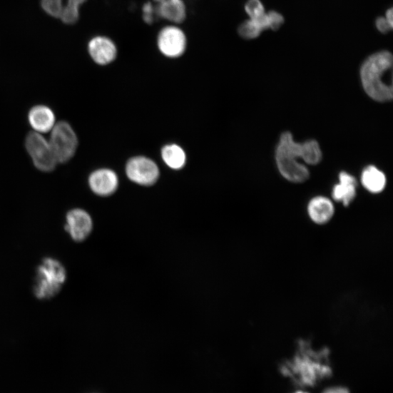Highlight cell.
Segmentation results:
<instances>
[{
    "mask_svg": "<svg viewBox=\"0 0 393 393\" xmlns=\"http://www.w3.org/2000/svg\"><path fill=\"white\" fill-rule=\"evenodd\" d=\"M88 53L98 65L112 63L118 57V49L116 42L107 36H94L88 43Z\"/></svg>",
    "mask_w": 393,
    "mask_h": 393,
    "instance_id": "obj_9",
    "label": "cell"
},
{
    "mask_svg": "<svg viewBox=\"0 0 393 393\" xmlns=\"http://www.w3.org/2000/svg\"><path fill=\"white\" fill-rule=\"evenodd\" d=\"M238 33L243 39L254 40L260 37L262 31L251 19H247L240 24Z\"/></svg>",
    "mask_w": 393,
    "mask_h": 393,
    "instance_id": "obj_18",
    "label": "cell"
},
{
    "mask_svg": "<svg viewBox=\"0 0 393 393\" xmlns=\"http://www.w3.org/2000/svg\"><path fill=\"white\" fill-rule=\"evenodd\" d=\"M66 279V272L62 264L52 258L45 259L36 275L34 293L39 300H49L61 290Z\"/></svg>",
    "mask_w": 393,
    "mask_h": 393,
    "instance_id": "obj_3",
    "label": "cell"
},
{
    "mask_svg": "<svg viewBox=\"0 0 393 393\" xmlns=\"http://www.w3.org/2000/svg\"><path fill=\"white\" fill-rule=\"evenodd\" d=\"M376 27L382 34H387L392 29L384 16L379 17L376 20Z\"/></svg>",
    "mask_w": 393,
    "mask_h": 393,
    "instance_id": "obj_21",
    "label": "cell"
},
{
    "mask_svg": "<svg viewBox=\"0 0 393 393\" xmlns=\"http://www.w3.org/2000/svg\"><path fill=\"white\" fill-rule=\"evenodd\" d=\"M392 64L390 52L382 51L371 55L361 68V79L366 93L374 100L392 99Z\"/></svg>",
    "mask_w": 393,
    "mask_h": 393,
    "instance_id": "obj_2",
    "label": "cell"
},
{
    "mask_svg": "<svg viewBox=\"0 0 393 393\" xmlns=\"http://www.w3.org/2000/svg\"><path fill=\"white\" fill-rule=\"evenodd\" d=\"M384 18L386 19V20L387 21V22L389 23V24L392 27H393V11H392V8H390L389 9H388V10L386 11Z\"/></svg>",
    "mask_w": 393,
    "mask_h": 393,
    "instance_id": "obj_22",
    "label": "cell"
},
{
    "mask_svg": "<svg viewBox=\"0 0 393 393\" xmlns=\"http://www.w3.org/2000/svg\"><path fill=\"white\" fill-rule=\"evenodd\" d=\"M165 163L172 169L183 168L186 163V154L183 149L176 145L165 146L162 150Z\"/></svg>",
    "mask_w": 393,
    "mask_h": 393,
    "instance_id": "obj_17",
    "label": "cell"
},
{
    "mask_svg": "<svg viewBox=\"0 0 393 393\" xmlns=\"http://www.w3.org/2000/svg\"><path fill=\"white\" fill-rule=\"evenodd\" d=\"M28 119L34 131L41 134L51 131L56 125L54 113L44 105L34 106L29 113Z\"/></svg>",
    "mask_w": 393,
    "mask_h": 393,
    "instance_id": "obj_13",
    "label": "cell"
},
{
    "mask_svg": "<svg viewBox=\"0 0 393 393\" xmlns=\"http://www.w3.org/2000/svg\"><path fill=\"white\" fill-rule=\"evenodd\" d=\"M156 46L163 56L168 58H180L188 46V36L180 25L168 24L159 30Z\"/></svg>",
    "mask_w": 393,
    "mask_h": 393,
    "instance_id": "obj_5",
    "label": "cell"
},
{
    "mask_svg": "<svg viewBox=\"0 0 393 393\" xmlns=\"http://www.w3.org/2000/svg\"><path fill=\"white\" fill-rule=\"evenodd\" d=\"M51 132L49 143L58 163L68 162L74 157L78 146L75 131L68 123L61 121L56 123Z\"/></svg>",
    "mask_w": 393,
    "mask_h": 393,
    "instance_id": "obj_4",
    "label": "cell"
},
{
    "mask_svg": "<svg viewBox=\"0 0 393 393\" xmlns=\"http://www.w3.org/2000/svg\"><path fill=\"white\" fill-rule=\"evenodd\" d=\"M142 18L148 24H153L156 19L158 18L157 14L156 6L153 3L148 2L143 6Z\"/></svg>",
    "mask_w": 393,
    "mask_h": 393,
    "instance_id": "obj_20",
    "label": "cell"
},
{
    "mask_svg": "<svg viewBox=\"0 0 393 393\" xmlns=\"http://www.w3.org/2000/svg\"><path fill=\"white\" fill-rule=\"evenodd\" d=\"M158 18L168 24L180 25L188 16L187 6L184 0H165L156 5Z\"/></svg>",
    "mask_w": 393,
    "mask_h": 393,
    "instance_id": "obj_12",
    "label": "cell"
},
{
    "mask_svg": "<svg viewBox=\"0 0 393 393\" xmlns=\"http://www.w3.org/2000/svg\"><path fill=\"white\" fill-rule=\"evenodd\" d=\"M245 11L249 19H258L266 14L261 0H247L245 5Z\"/></svg>",
    "mask_w": 393,
    "mask_h": 393,
    "instance_id": "obj_19",
    "label": "cell"
},
{
    "mask_svg": "<svg viewBox=\"0 0 393 393\" xmlns=\"http://www.w3.org/2000/svg\"><path fill=\"white\" fill-rule=\"evenodd\" d=\"M358 183L355 178L346 172L340 174V184L335 186L332 192L334 200L342 202L347 207L356 196Z\"/></svg>",
    "mask_w": 393,
    "mask_h": 393,
    "instance_id": "obj_15",
    "label": "cell"
},
{
    "mask_svg": "<svg viewBox=\"0 0 393 393\" xmlns=\"http://www.w3.org/2000/svg\"><path fill=\"white\" fill-rule=\"evenodd\" d=\"M297 393H305V392H297Z\"/></svg>",
    "mask_w": 393,
    "mask_h": 393,
    "instance_id": "obj_25",
    "label": "cell"
},
{
    "mask_svg": "<svg viewBox=\"0 0 393 393\" xmlns=\"http://www.w3.org/2000/svg\"><path fill=\"white\" fill-rule=\"evenodd\" d=\"M302 159L309 165H317L322 159L317 141L310 140L302 144L294 141L290 132L283 133L276 150V161L281 175L295 183L307 181L310 173L307 167L297 159Z\"/></svg>",
    "mask_w": 393,
    "mask_h": 393,
    "instance_id": "obj_1",
    "label": "cell"
},
{
    "mask_svg": "<svg viewBox=\"0 0 393 393\" xmlns=\"http://www.w3.org/2000/svg\"><path fill=\"white\" fill-rule=\"evenodd\" d=\"M88 183L95 194L106 197L113 195L118 189V177L111 169H99L91 174Z\"/></svg>",
    "mask_w": 393,
    "mask_h": 393,
    "instance_id": "obj_11",
    "label": "cell"
},
{
    "mask_svg": "<svg viewBox=\"0 0 393 393\" xmlns=\"http://www.w3.org/2000/svg\"><path fill=\"white\" fill-rule=\"evenodd\" d=\"M93 228V220L85 210H71L66 215L65 229L71 238L76 242L86 240Z\"/></svg>",
    "mask_w": 393,
    "mask_h": 393,
    "instance_id": "obj_10",
    "label": "cell"
},
{
    "mask_svg": "<svg viewBox=\"0 0 393 393\" xmlns=\"http://www.w3.org/2000/svg\"><path fill=\"white\" fill-rule=\"evenodd\" d=\"M324 393H349V392L344 388L334 387L326 390Z\"/></svg>",
    "mask_w": 393,
    "mask_h": 393,
    "instance_id": "obj_23",
    "label": "cell"
},
{
    "mask_svg": "<svg viewBox=\"0 0 393 393\" xmlns=\"http://www.w3.org/2000/svg\"><path fill=\"white\" fill-rule=\"evenodd\" d=\"M335 206L326 197H316L312 199L307 206L308 215L311 220L320 225L330 222L334 217Z\"/></svg>",
    "mask_w": 393,
    "mask_h": 393,
    "instance_id": "obj_14",
    "label": "cell"
},
{
    "mask_svg": "<svg viewBox=\"0 0 393 393\" xmlns=\"http://www.w3.org/2000/svg\"><path fill=\"white\" fill-rule=\"evenodd\" d=\"M362 183L364 187L370 193H379L385 188L386 177L376 167L369 165L362 173Z\"/></svg>",
    "mask_w": 393,
    "mask_h": 393,
    "instance_id": "obj_16",
    "label": "cell"
},
{
    "mask_svg": "<svg viewBox=\"0 0 393 393\" xmlns=\"http://www.w3.org/2000/svg\"><path fill=\"white\" fill-rule=\"evenodd\" d=\"M88 0H41L43 11L66 25H75L81 18V9Z\"/></svg>",
    "mask_w": 393,
    "mask_h": 393,
    "instance_id": "obj_7",
    "label": "cell"
},
{
    "mask_svg": "<svg viewBox=\"0 0 393 393\" xmlns=\"http://www.w3.org/2000/svg\"><path fill=\"white\" fill-rule=\"evenodd\" d=\"M153 1L154 3H155L156 5H157V4H160V3L163 2V1H165V0H153Z\"/></svg>",
    "mask_w": 393,
    "mask_h": 393,
    "instance_id": "obj_24",
    "label": "cell"
},
{
    "mask_svg": "<svg viewBox=\"0 0 393 393\" xmlns=\"http://www.w3.org/2000/svg\"><path fill=\"white\" fill-rule=\"evenodd\" d=\"M26 148L34 165L44 172L53 170L58 163L49 141L39 133L30 132L26 138Z\"/></svg>",
    "mask_w": 393,
    "mask_h": 393,
    "instance_id": "obj_6",
    "label": "cell"
},
{
    "mask_svg": "<svg viewBox=\"0 0 393 393\" xmlns=\"http://www.w3.org/2000/svg\"><path fill=\"white\" fill-rule=\"evenodd\" d=\"M129 180L138 185L150 186L158 180L160 171L156 163L146 157L131 159L126 166Z\"/></svg>",
    "mask_w": 393,
    "mask_h": 393,
    "instance_id": "obj_8",
    "label": "cell"
}]
</instances>
